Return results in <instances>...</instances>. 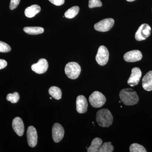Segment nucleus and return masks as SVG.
Wrapping results in <instances>:
<instances>
[{"label":"nucleus","instance_id":"1","mask_svg":"<svg viewBox=\"0 0 152 152\" xmlns=\"http://www.w3.org/2000/svg\"><path fill=\"white\" fill-rule=\"evenodd\" d=\"M120 99L123 103L127 106H132L137 104L139 98L135 91L131 88L122 90L119 94Z\"/></svg>","mask_w":152,"mask_h":152},{"label":"nucleus","instance_id":"2","mask_svg":"<svg viewBox=\"0 0 152 152\" xmlns=\"http://www.w3.org/2000/svg\"><path fill=\"white\" fill-rule=\"evenodd\" d=\"M113 115L109 110L103 109L97 112L96 120L98 124L102 127H108L113 122Z\"/></svg>","mask_w":152,"mask_h":152},{"label":"nucleus","instance_id":"3","mask_svg":"<svg viewBox=\"0 0 152 152\" xmlns=\"http://www.w3.org/2000/svg\"><path fill=\"white\" fill-rule=\"evenodd\" d=\"M81 69L78 63L71 62L68 63L65 68L66 75L69 78L75 80L78 77Z\"/></svg>","mask_w":152,"mask_h":152},{"label":"nucleus","instance_id":"4","mask_svg":"<svg viewBox=\"0 0 152 152\" xmlns=\"http://www.w3.org/2000/svg\"><path fill=\"white\" fill-rule=\"evenodd\" d=\"M89 101L93 107L99 108L105 103L106 98L102 93L96 91L90 95Z\"/></svg>","mask_w":152,"mask_h":152},{"label":"nucleus","instance_id":"5","mask_svg":"<svg viewBox=\"0 0 152 152\" xmlns=\"http://www.w3.org/2000/svg\"><path fill=\"white\" fill-rule=\"evenodd\" d=\"M109 53L108 50L104 46H101L98 49L96 57L97 62L99 65H105L108 61Z\"/></svg>","mask_w":152,"mask_h":152},{"label":"nucleus","instance_id":"6","mask_svg":"<svg viewBox=\"0 0 152 152\" xmlns=\"http://www.w3.org/2000/svg\"><path fill=\"white\" fill-rule=\"evenodd\" d=\"M151 29L149 25L143 24L136 32L135 38L138 41L145 40L150 36Z\"/></svg>","mask_w":152,"mask_h":152},{"label":"nucleus","instance_id":"7","mask_svg":"<svg viewBox=\"0 0 152 152\" xmlns=\"http://www.w3.org/2000/svg\"><path fill=\"white\" fill-rule=\"evenodd\" d=\"M115 23L114 19L107 18L102 20L95 24L94 27L95 29L100 32H107L110 31L113 27Z\"/></svg>","mask_w":152,"mask_h":152},{"label":"nucleus","instance_id":"8","mask_svg":"<svg viewBox=\"0 0 152 152\" xmlns=\"http://www.w3.org/2000/svg\"><path fill=\"white\" fill-rule=\"evenodd\" d=\"M64 135V130L61 125L56 123L52 128V136L55 142H59L62 140Z\"/></svg>","mask_w":152,"mask_h":152},{"label":"nucleus","instance_id":"9","mask_svg":"<svg viewBox=\"0 0 152 152\" xmlns=\"http://www.w3.org/2000/svg\"><path fill=\"white\" fill-rule=\"evenodd\" d=\"M27 137L29 146L34 148L37 143L38 136L37 130L33 126H30L27 131Z\"/></svg>","mask_w":152,"mask_h":152},{"label":"nucleus","instance_id":"10","mask_svg":"<svg viewBox=\"0 0 152 152\" xmlns=\"http://www.w3.org/2000/svg\"><path fill=\"white\" fill-rule=\"evenodd\" d=\"M48 63L45 59L41 58L37 63L34 64L31 66L32 70L36 73L42 74L48 70Z\"/></svg>","mask_w":152,"mask_h":152},{"label":"nucleus","instance_id":"11","mask_svg":"<svg viewBox=\"0 0 152 152\" xmlns=\"http://www.w3.org/2000/svg\"><path fill=\"white\" fill-rule=\"evenodd\" d=\"M142 72L138 67L133 68L132 70L130 77L128 80V84L132 87L138 84L142 76Z\"/></svg>","mask_w":152,"mask_h":152},{"label":"nucleus","instance_id":"12","mask_svg":"<svg viewBox=\"0 0 152 152\" xmlns=\"http://www.w3.org/2000/svg\"><path fill=\"white\" fill-rule=\"evenodd\" d=\"M142 58L141 52L138 50L128 52L124 55V59L127 62H135L140 61Z\"/></svg>","mask_w":152,"mask_h":152},{"label":"nucleus","instance_id":"13","mask_svg":"<svg viewBox=\"0 0 152 152\" xmlns=\"http://www.w3.org/2000/svg\"><path fill=\"white\" fill-rule=\"evenodd\" d=\"M77 111L79 113H84L87 111L88 104L86 98L83 95H80L76 100Z\"/></svg>","mask_w":152,"mask_h":152},{"label":"nucleus","instance_id":"14","mask_svg":"<svg viewBox=\"0 0 152 152\" xmlns=\"http://www.w3.org/2000/svg\"><path fill=\"white\" fill-rule=\"evenodd\" d=\"M13 129L19 136H22L24 132V125L23 120L20 117H16L12 121Z\"/></svg>","mask_w":152,"mask_h":152},{"label":"nucleus","instance_id":"15","mask_svg":"<svg viewBox=\"0 0 152 152\" xmlns=\"http://www.w3.org/2000/svg\"><path fill=\"white\" fill-rule=\"evenodd\" d=\"M142 86L145 91H152V71L148 72L144 76L142 80Z\"/></svg>","mask_w":152,"mask_h":152},{"label":"nucleus","instance_id":"16","mask_svg":"<svg viewBox=\"0 0 152 152\" xmlns=\"http://www.w3.org/2000/svg\"><path fill=\"white\" fill-rule=\"evenodd\" d=\"M41 11V7L38 5H33L28 7L25 10V14L26 17L28 18L34 17Z\"/></svg>","mask_w":152,"mask_h":152},{"label":"nucleus","instance_id":"17","mask_svg":"<svg viewBox=\"0 0 152 152\" xmlns=\"http://www.w3.org/2000/svg\"><path fill=\"white\" fill-rule=\"evenodd\" d=\"M103 141L99 138H96L93 140L91 146L87 150L88 152H99V149L102 144Z\"/></svg>","mask_w":152,"mask_h":152},{"label":"nucleus","instance_id":"18","mask_svg":"<svg viewBox=\"0 0 152 152\" xmlns=\"http://www.w3.org/2000/svg\"><path fill=\"white\" fill-rule=\"evenodd\" d=\"M23 31L28 34L37 35L44 33V29L40 27H26Z\"/></svg>","mask_w":152,"mask_h":152},{"label":"nucleus","instance_id":"19","mask_svg":"<svg viewBox=\"0 0 152 152\" xmlns=\"http://www.w3.org/2000/svg\"><path fill=\"white\" fill-rule=\"evenodd\" d=\"M49 93L53 98L59 100L62 97L61 90L58 87L53 86L49 90Z\"/></svg>","mask_w":152,"mask_h":152},{"label":"nucleus","instance_id":"20","mask_svg":"<svg viewBox=\"0 0 152 152\" xmlns=\"http://www.w3.org/2000/svg\"><path fill=\"white\" fill-rule=\"evenodd\" d=\"M80 8L79 7L74 6L66 11L64 14V16L67 18H73L78 14Z\"/></svg>","mask_w":152,"mask_h":152},{"label":"nucleus","instance_id":"21","mask_svg":"<svg viewBox=\"0 0 152 152\" xmlns=\"http://www.w3.org/2000/svg\"><path fill=\"white\" fill-rule=\"evenodd\" d=\"M114 147L110 142H106L100 147L99 152H112L113 151Z\"/></svg>","mask_w":152,"mask_h":152},{"label":"nucleus","instance_id":"22","mask_svg":"<svg viewBox=\"0 0 152 152\" xmlns=\"http://www.w3.org/2000/svg\"><path fill=\"white\" fill-rule=\"evenodd\" d=\"M131 152H147L146 150L142 145L137 143H133L129 148Z\"/></svg>","mask_w":152,"mask_h":152},{"label":"nucleus","instance_id":"23","mask_svg":"<svg viewBox=\"0 0 152 152\" xmlns=\"http://www.w3.org/2000/svg\"><path fill=\"white\" fill-rule=\"evenodd\" d=\"M20 95L18 92L9 94L7 96V100L10 101L12 103H16L20 99Z\"/></svg>","mask_w":152,"mask_h":152},{"label":"nucleus","instance_id":"24","mask_svg":"<svg viewBox=\"0 0 152 152\" xmlns=\"http://www.w3.org/2000/svg\"><path fill=\"white\" fill-rule=\"evenodd\" d=\"M11 50V48L9 45L4 42L0 41V52L8 53Z\"/></svg>","mask_w":152,"mask_h":152},{"label":"nucleus","instance_id":"25","mask_svg":"<svg viewBox=\"0 0 152 152\" xmlns=\"http://www.w3.org/2000/svg\"><path fill=\"white\" fill-rule=\"evenodd\" d=\"M102 6V4L100 0H89V1L88 7L90 8L101 7Z\"/></svg>","mask_w":152,"mask_h":152},{"label":"nucleus","instance_id":"26","mask_svg":"<svg viewBox=\"0 0 152 152\" xmlns=\"http://www.w3.org/2000/svg\"><path fill=\"white\" fill-rule=\"evenodd\" d=\"M20 0H11L10 8L11 10H14L17 8L19 5Z\"/></svg>","mask_w":152,"mask_h":152},{"label":"nucleus","instance_id":"27","mask_svg":"<svg viewBox=\"0 0 152 152\" xmlns=\"http://www.w3.org/2000/svg\"><path fill=\"white\" fill-rule=\"evenodd\" d=\"M51 3L56 6L62 5L65 2V0H49Z\"/></svg>","mask_w":152,"mask_h":152},{"label":"nucleus","instance_id":"28","mask_svg":"<svg viewBox=\"0 0 152 152\" xmlns=\"http://www.w3.org/2000/svg\"><path fill=\"white\" fill-rule=\"evenodd\" d=\"M7 65V63L5 60L0 59V70L5 68Z\"/></svg>","mask_w":152,"mask_h":152},{"label":"nucleus","instance_id":"29","mask_svg":"<svg viewBox=\"0 0 152 152\" xmlns=\"http://www.w3.org/2000/svg\"><path fill=\"white\" fill-rule=\"evenodd\" d=\"M126 1L129 2H132L134 1H135V0H126Z\"/></svg>","mask_w":152,"mask_h":152},{"label":"nucleus","instance_id":"30","mask_svg":"<svg viewBox=\"0 0 152 152\" xmlns=\"http://www.w3.org/2000/svg\"><path fill=\"white\" fill-rule=\"evenodd\" d=\"M52 99V98L51 97H50V99Z\"/></svg>","mask_w":152,"mask_h":152},{"label":"nucleus","instance_id":"31","mask_svg":"<svg viewBox=\"0 0 152 152\" xmlns=\"http://www.w3.org/2000/svg\"><path fill=\"white\" fill-rule=\"evenodd\" d=\"M119 102L121 103V101H119Z\"/></svg>","mask_w":152,"mask_h":152},{"label":"nucleus","instance_id":"32","mask_svg":"<svg viewBox=\"0 0 152 152\" xmlns=\"http://www.w3.org/2000/svg\"><path fill=\"white\" fill-rule=\"evenodd\" d=\"M92 123H93V124H94V122H93Z\"/></svg>","mask_w":152,"mask_h":152}]
</instances>
